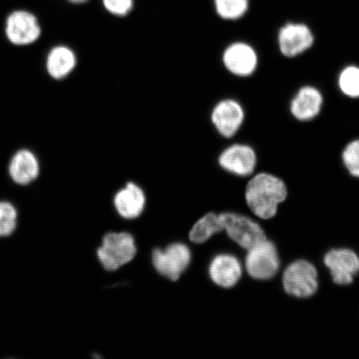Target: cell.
Listing matches in <instances>:
<instances>
[{
	"mask_svg": "<svg viewBox=\"0 0 359 359\" xmlns=\"http://www.w3.org/2000/svg\"><path fill=\"white\" fill-rule=\"evenodd\" d=\"M287 188L284 182L273 175L260 173L248 183L245 200L251 212L263 219H271L278 206L286 200Z\"/></svg>",
	"mask_w": 359,
	"mask_h": 359,
	"instance_id": "obj_1",
	"label": "cell"
},
{
	"mask_svg": "<svg viewBox=\"0 0 359 359\" xmlns=\"http://www.w3.org/2000/svg\"><path fill=\"white\" fill-rule=\"evenodd\" d=\"M137 254L133 236L127 232L109 233L102 239L97 255L106 271H115L131 262Z\"/></svg>",
	"mask_w": 359,
	"mask_h": 359,
	"instance_id": "obj_2",
	"label": "cell"
},
{
	"mask_svg": "<svg viewBox=\"0 0 359 359\" xmlns=\"http://www.w3.org/2000/svg\"><path fill=\"white\" fill-rule=\"evenodd\" d=\"M282 283L286 293L293 297H311L318 288L317 269L307 260H297L286 268Z\"/></svg>",
	"mask_w": 359,
	"mask_h": 359,
	"instance_id": "obj_3",
	"label": "cell"
},
{
	"mask_svg": "<svg viewBox=\"0 0 359 359\" xmlns=\"http://www.w3.org/2000/svg\"><path fill=\"white\" fill-rule=\"evenodd\" d=\"M280 266L276 246L267 239L248 250L245 257V269L255 280H271L276 276Z\"/></svg>",
	"mask_w": 359,
	"mask_h": 359,
	"instance_id": "obj_4",
	"label": "cell"
},
{
	"mask_svg": "<svg viewBox=\"0 0 359 359\" xmlns=\"http://www.w3.org/2000/svg\"><path fill=\"white\" fill-rule=\"evenodd\" d=\"M152 264L161 276L177 281L189 266L191 252L182 243H173L164 250L155 249L152 252Z\"/></svg>",
	"mask_w": 359,
	"mask_h": 359,
	"instance_id": "obj_5",
	"label": "cell"
},
{
	"mask_svg": "<svg viewBox=\"0 0 359 359\" xmlns=\"http://www.w3.org/2000/svg\"><path fill=\"white\" fill-rule=\"evenodd\" d=\"M224 231L229 238L241 248L248 250L266 239L259 224L245 215L236 213H222Z\"/></svg>",
	"mask_w": 359,
	"mask_h": 359,
	"instance_id": "obj_6",
	"label": "cell"
},
{
	"mask_svg": "<svg viewBox=\"0 0 359 359\" xmlns=\"http://www.w3.org/2000/svg\"><path fill=\"white\" fill-rule=\"evenodd\" d=\"M6 34L8 41L15 46H28L39 39L41 27L32 13L13 11L7 18Z\"/></svg>",
	"mask_w": 359,
	"mask_h": 359,
	"instance_id": "obj_7",
	"label": "cell"
},
{
	"mask_svg": "<svg viewBox=\"0 0 359 359\" xmlns=\"http://www.w3.org/2000/svg\"><path fill=\"white\" fill-rule=\"evenodd\" d=\"M325 264L330 269L336 285H348L359 272V257L348 249L332 250L325 257Z\"/></svg>",
	"mask_w": 359,
	"mask_h": 359,
	"instance_id": "obj_8",
	"label": "cell"
},
{
	"mask_svg": "<svg viewBox=\"0 0 359 359\" xmlns=\"http://www.w3.org/2000/svg\"><path fill=\"white\" fill-rule=\"evenodd\" d=\"M219 163L227 172L237 176H249L257 165V156L252 148L236 144L226 148L219 156Z\"/></svg>",
	"mask_w": 359,
	"mask_h": 359,
	"instance_id": "obj_9",
	"label": "cell"
},
{
	"mask_svg": "<svg viewBox=\"0 0 359 359\" xmlns=\"http://www.w3.org/2000/svg\"><path fill=\"white\" fill-rule=\"evenodd\" d=\"M212 121L219 133L224 137H232L244 121V111L234 100H223L214 107Z\"/></svg>",
	"mask_w": 359,
	"mask_h": 359,
	"instance_id": "obj_10",
	"label": "cell"
},
{
	"mask_svg": "<svg viewBox=\"0 0 359 359\" xmlns=\"http://www.w3.org/2000/svg\"><path fill=\"white\" fill-rule=\"evenodd\" d=\"M223 62L231 74L245 77L254 73L257 56L254 49L244 43L230 45L223 55Z\"/></svg>",
	"mask_w": 359,
	"mask_h": 359,
	"instance_id": "obj_11",
	"label": "cell"
},
{
	"mask_svg": "<svg viewBox=\"0 0 359 359\" xmlns=\"http://www.w3.org/2000/svg\"><path fill=\"white\" fill-rule=\"evenodd\" d=\"M313 43L311 29L302 24H288L283 27L279 34L280 51L286 57H295L309 48Z\"/></svg>",
	"mask_w": 359,
	"mask_h": 359,
	"instance_id": "obj_12",
	"label": "cell"
},
{
	"mask_svg": "<svg viewBox=\"0 0 359 359\" xmlns=\"http://www.w3.org/2000/svg\"><path fill=\"white\" fill-rule=\"evenodd\" d=\"M209 276L210 280L222 288H232L241 280V264L234 255H218L210 264Z\"/></svg>",
	"mask_w": 359,
	"mask_h": 359,
	"instance_id": "obj_13",
	"label": "cell"
},
{
	"mask_svg": "<svg viewBox=\"0 0 359 359\" xmlns=\"http://www.w3.org/2000/svg\"><path fill=\"white\" fill-rule=\"evenodd\" d=\"M8 170L13 182L17 185L27 186L39 177L40 164L33 151L21 149L12 156Z\"/></svg>",
	"mask_w": 359,
	"mask_h": 359,
	"instance_id": "obj_14",
	"label": "cell"
},
{
	"mask_svg": "<svg viewBox=\"0 0 359 359\" xmlns=\"http://www.w3.org/2000/svg\"><path fill=\"white\" fill-rule=\"evenodd\" d=\"M146 196L140 187L134 182H128L116 192L114 203L120 217L133 219L140 217L146 206Z\"/></svg>",
	"mask_w": 359,
	"mask_h": 359,
	"instance_id": "obj_15",
	"label": "cell"
},
{
	"mask_svg": "<svg viewBox=\"0 0 359 359\" xmlns=\"http://www.w3.org/2000/svg\"><path fill=\"white\" fill-rule=\"evenodd\" d=\"M77 66V56L69 47L57 45L51 48L46 58V70L55 80H62L73 73Z\"/></svg>",
	"mask_w": 359,
	"mask_h": 359,
	"instance_id": "obj_16",
	"label": "cell"
},
{
	"mask_svg": "<svg viewBox=\"0 0 359 359\" xmlns=\"http://www.w3.org/2000/svg\"><path fill=\"white\" fill-rule=\"evenodd\" d=\"M322 102L321 93L316 88L304 87L292 102L291 111L299 120L312 119L320 114Z\"/></svg>",
	"mask_w": 359,
	"mask_h": 359,
	"instance_id": "obj_17",
	"label": "cell"
},
{
	"mask_svg": "<svg viewBox=\"0 0 359 359\" xmlns=\"http://www.w3.org/2000/svg\"><path fill=\"white\" fill-rule=\"evenodd\" d=\"M224 231L222 213H208L201 217L192 226L189 239L193 243L203 244L217 233Z\"/></svg>",
	"mask_w": 359,
	"mask_h": 359,
	"instance_id": "obj_18",
	"label": "cell"
},
{
	"mask_svg": "<svg viewBox=\"0 0 359 359\" xmlns=\"http://www.w3.org/2000/svg\"><path fill=\"white\" fill-rule=\"evenodd\" d=\"M215 7L222 19L236 20L248 10L249 0H215Z\"/></svg>",
	"mask_w": 359,
	"mask_h": 359,
	"instance_id": "obj_19",
	"label": "cell"
},
{
	"mask_svg": "<svg viewBox=\"0 0 359 359\" xmlns=\"http://www.w3.org/2000/svg\"><path fill=\"white\" fill-rule=\"evenodd\" d=\"M18 212L15 205L6 201H0V237H8L16 230Z\"/></svg>",
	"mask_w": 359,
	"mask_h": 359,
	"instance_id": "obj_20",
	"label": "cell"
},
{
	"mask_svg": "<svg viewBox=\"0 0 359 359\" xmlns=\"http://www.w3.org/2000/svg\"><path fill=\"white\" fill-rule=\"evenodd\" d=\"M339 87L344 94L351 97H359V69L348 67L339 77Z\"/></svg>",
	"mask_w": 359,
	"mask_h": 359,
	"instance_id": "obj_21",
	"label": "cell"
},
{
	"mask_svg": "<svg viewBox=\"0 0 359 359\" xmlns=\"http://www.w3.org/2000/svg\"><path fill=\"white\" fill-rule=\"evenodd\" d=\"M343 161L349 173L359 178V140L349 143L345 148Z\"/></svg>",
	"mask_w": 359,
	"mask_h": 359,
	"instance_id": "obj_22",
	"label": "cell"
},
{
	"mask_svg": "<svg viewBox=\"0 0 359 359\" xmlns=\"http://www.w3.org/2000/svg\"><path fill=\"white\" fill-rule=\"evenodd\" d=\"M102 4L111 15L123 17L133 11L134 0H102Z\"/></svg>",
	"mask_w": 359,
	"mask_h": 359,
	"instance_id": "obj_23",
	"label": "cell"
},
{
	"mask_svg": "<svg viewBox=\"0 0 359 359\" xmlns=\"http://www.w3.org/2000/svg\"><path fill=\"white\" fill-rule=\"evenodd\" d=\"M70 2L74 4H83L88 1V0H69Z\"/></svg>",
	"mask_w": 359,
	"mask_h": 359,
	"instance_id": "obj_24",
	"label": "cell"
}]
</instances>
